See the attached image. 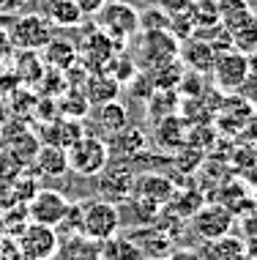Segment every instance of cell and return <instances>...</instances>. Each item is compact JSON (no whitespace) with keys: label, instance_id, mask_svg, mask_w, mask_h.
I'll return each mask as SVG.
<instances>
[{"label":"cell","instance_id":"7a4b0ae2","mask_svg":"<svg viewBox=\"0 0 257 260\" xmlns=\"http://www.w3.org/2000/svg\"><path fill=\"white\" fill-rule=\"evenodd\" d=\"M96 25L123 50V44L140 33V11L129 3H104V9L96 14Z\"/></svg>","mask_w":257,"mask_h":260},{"label":"cell","instance_id":"7402d4cb","mask_svg":"<svg viewBox=\"0 0 257 260\" xmlns=\"http://www.w3.org/2000/svg\"><path fill=\"white\" fill-rule=\"evenodd\" d=\"M44 17L50 19L52 27H74L82 22V14L74 6V0H47Z\"/></svg>","mask_w":257,"mask_h":260},{"label":"cell","instance_id":"8d00e7d4","mask_svg":"<svg viewBox=\"0 0 257 260\" xmlns=\"http://www.w3.org/2000/svg\"><path fill=\"white\" fill-rule=\"evenodd\" d=\"M244 233L252 238V236H257V219H246L244 222Z\"/></svg>","mask_w":257,"mask_h":260},{"label":"cell","instance_id":"ffe728a7","mask_svg":"<svg viewBox=\"0 0 257 260\" xmlns=\"http://www.w3.org/2000/svg\"><path fill=\"white\" fill-rule=\"evenodd\" d=\"M44 60L36 50H19L17 52V60H14V77L19 80V85L25 88H33L39 82V77L44 74Z\"/></svg>","mask_w":257,"mask_h":260},{"label":"cell","instance_id":"d6986e66","mask_svg":"<svg viewBox=\"0 0 257 260\" xmlns=\"http://www.w3.org/2000/svg\"><path fill=\"white\" fill-rule=\"evenodd\" d=\"M36 173L39 175H47V178H60V175L68 173V159H66V151L58 148V145H41L36 159Z\"/></svg>","mask_w":257,"mask_h":260},{"label":"cell","instance_id":"277c9868","mask_svg":"<svg viewBox=\"0 0 257 260\" xmlns=\"http://www.w3.org/2000/svg\"><path fill=\"white\" fill-rule=\"evenodd\" d=\"M11 47L17 50H44L50 44V39L55 36V27L50 25V19L44 14H25V17H17L14 25L6 30Z\"/></svg>","mask_w":257,"mask_h":260},{"label":"cell","instance_id":"6da1fadb","mask_svg":"<svg viewBox=\"0 0 257 260\" xmlns=\"http://www.w3.org/2000/svg\"><path fill=\"white\" fill-rule=\"evenodd\" d=\"M121 230V211L118 206L107 200H88L82 203V224H80V236L93 238V241H109V238L118 236Z\"/></svg>","mask_w":257,"mask_h":260},{"label":"cell","instance_id":"cb8c5ba5","mask_svg":"<svg viewBox=\"0 0 257 260\" xmlns=\"http://www.w3.org/2000/svg\"><path fill=\"white\" fill-rule=\"evenodd\" d=\"M41 148V143H39V137H33L30 132H22L19 137H14L11 143H9V156L17 161L19 167H25V165H33V159H36V153Z\"/></svg>","mask_w":257,"mask_h":260},{"label":"cell","instance_id":"4fadbf2b","mask_svg":"<svg viewBox=\"0 0 257 260\" xmlns=\"http://www.w3.org/2000/svg\"><path fill=\"white\" fill-rule=\"evenodd\" d=\"M93 121L101 132V140H113L115 135H121L123 129L129 126V110L123 107L121 102H107V104H99L93 110Z\"/></svg>","mask_w":257,"mask_h":260},{"label":"cell","instance_id":"74e56055","mask_svg":"<svg viewBox=\"0 0 257 260\" xmlns=\"http://www.w3.org/2000/svg\"><path fill=\"white\" fill-rule=\"evenodd\" d=\"M164 260H172V257H164Z\"/></svg>","mask_w":257,"mask_h":260},{"label":"cell","instance_id":"3957f363","mask_svg":"<svg viewBox=\"0 0 257 260\" xmlns=\"http://www.w3.org/2000/svg\"><path fill=\"white\" fill-rule=\"evenodd\" d=\"M66 159H68V170L71 173L93 178V175H99L109 165V151H107V143L99 135H82L66 151Z\"/></svg>","mask_w":257,"mask_h":260},{"label":"cell","instance_id":"30bf717a","mask_svg":"<svg viewBox=\"0 0 257 260\" xmlns=\"http://www.w3.org/2000/svg\"><path fill=\"white\" fill-rule=\"evenodd\" d=\"M118 50H121V47H118L109 36H104L101 30H93V33H88V36L82 39V44L77 47V60L90 74H96V72H104V69H107V63L113 60V55H118Z\"/></svg>","mask_w":257,"mask_h":260},{"label":"cell","instance_id":"9a60e30c","mask_svg":"<svg viewBox=\"0 0 257 260\" xmlns=\"http://www.w3.org/2000/svg\"><path fill=\"white\" fill-rule=\"evenodd\" d=\"M156 143L162 148H172V151H180L186 145V137H189V121L180 118L178 112L172 115H164L162 121H156Z\"/></svg>","mask_w":257,"mask_h":260},{"label":"cell","instance_id":"4316f807","mask_svg":"<svg viewBox=\"0 0 257 260\" xmlns=\"http://www.w3.org/2000/svg\"><path fill=\"white\" fill-rule=\"evenodd\" d=\"M189 19L194 33L208 30V27L219 25V11H216V0H197L189 6Z\"/></svg>","mask_w":257,"mask_h":260},{"label":"cell","instance_id":"8992f818","mask_svg":"<svg viewBox=\"0 0 257 260\" xmlns=\"http://www.w3.org/2000/svg\"><path fill=\"white\" fill-rule=\"evenodd\" d=\"M68 211V200L58 189H36L27 200V222L44 224V228H58Z\"/></svg>","mask_w":257,"mask_h":260},{"label":"cell","instance_id":"ba28073f","mask_svg":"<svg viewBox=\"0 0 257 260\" xmlns=\"http://www.w3.org/2000/svg\"><path fill=\"white\" fill-rule=\"evenodd\" d=\"M233 211L225 206V203H208V206H200L197 214L192 216V224L197 230L200 238L205 241H219L230 233L233 228Z\"/></svg>","mask_w":257,"mask_h":260},{"label":"cell","instance_id":"836d02e7","mask_svg":"<svg viewBox=\"0 0 257 260\" xmlns=\"http://www.w3.org/2000/svg\"><path fill=\"white\" fill-rule=\"evenodd\" d=\"M104 3H107V0H74V6L80 9L82 19H85V17H96V14L104 9Z\"/></svg>","mask_w":257,"mask_h":260},{"label":"cell","instance_id":"d6a6232c","mask_svg":"<svg viewBox=\"0 0 257 260\" xmlns=\"http://www.w3.org/2000/svg\"><path fill=\"white\" fill-rule=\"evenodd\" d=\"M249 9H252V6H249V0H216L219 22L238 17V14H244V11H249Z\"/></svg>","mask_w":257,"mask_h":260},{"label":"cell","instance_id":"9c48e42d","mask_svg":"<svg viewBox=\"0 0 257 260\" xmlns=\"http://www.w3.org/2000/svg\"><path fill=\"white\" fill-rule=\"evenodd\" d=\"M96 178H99V194H101L99 200H107L113 206L118 200H129L137 184V175L126 161L123 165H107Z\"/></svg>","mask_w":257,"mask_h":260},{"label":"cell","instance_id":"8fae6325","mask_svg":"<svg viewBox=\"0 0 257 260\" xmlns=\"http://www.w3.org/2000/svg\"><path fill=\"white\" fill-rule=\"evenodd\" d=\"M140 58L142 66L151 69L164 58H178V39L170 30H148L140 36Z\"/></svg>","mask_w":257,"mask_h":260},{"label":"cell","instance_id":"2e32d148","mask_svg":"<svg viewBox=\"0 0 257 260\" xmlns=\"http://www.w3.org/2000/svg\"><path fill=\"white\" fill-rule=\"evenodd\" d=\"M82 93L90 107H99V104H107V102H118V93H121V85L109 77L107 72H96L90 74L82 85Z\"/></svg>","mask_w":257,"mask_h":260},{"label":"cell","instance_id":"ac0fdd59","mask_svg":"<svg viewBox=\"0 0 257 260\" xmlns=\"http://www.w3.org/2000/svg\"><path fill=\"white\" fill-rule=\"evenodd\" d=\"M52 260H101V244L85 236L66 238V241H60Z\"/></svg>","mask_w":257,"mask_h":260},{"label":"cell","instance_id":"d4e9b609","mask_svg":"<svg viewBox=\"0 0 257 260\" xmlns=\"http://www.w3.org/2000/svg\"><path fill=\"white\" fill-rule=\"evenodd\" d=\"M55 102H58V115L60 118L82 121V118L90 112V104H88V99H85L82 90H66V93H60Z\"/></svg>","mask_w":257,"mask_h":260},{"label":"cell","instance_id":"f546056e","mask_svg":"<svg viewBox=\"0 0 257 260\" xmlns=\"http://www.w3.org/2000/svg\"><path fill=\"white\" fill-rule=\"evenodd\" d=\"M213 249H216L219 260H244L246 257V247L241 238L235 236H225L219 241H213Z\"/></svg>","mask_w":257,"mask_h":260},{"label":"cell","instance_id":"52a82bcc","mask_svg":"<svg viewBox=\"0 0 257 260\" xmlns=\"http://www.w3.org/2000/svg\"><path fill=\"white\" fill-rule=\"evenodd\" d=\"M213 82H216L219 90H241L249 82V63H246V55L235 52V50H227V52H219L213 58Z\"/></svg>","mask_w":257,"mask_h":260},{"label":"cell","instance_id":"44dd1931","mask_svg":"<svg viewBox=\"0 0 257 260\" xmlns=\"http://www.w3.org/2000/svg\"><path fill=\"white\" fill-rule=\"evenodd\" d=\"M134 192L140 200H148V203H154V206H159V203L172 198V184L164 175H142V178H137Z\"/></svg>","mask_w":257,"mask_h":260},{"label":"cell","instance_id":"d590c367","mask_svg":"<svg viewBox=\"0 0 257 260\" xmlns=\"http://www.w3.org/2000/svg\"><path fill=\"white\" fill-rule=\"evenodd\" d=\"M244 247H246V255L257 260V236H252V238H249V244H244Z\"/></svg>","mask_w":257,"mask_h":260},{"label":"cell","instance_id":"603a6c76","mask_svg":"<svg viewBox=\"0 0 257 260\" xmlns=\"http://www.w3.org/2000/svg\"><path fill=\"white\" fill-rule=\"evenodd\" d=\"M101 260H145L142 247H137L131 238H109L101 244Z\"/></svg>","mask_w":257,"mask_h":260},{"label":"cell","instance_id":"484cf974","mask_svg":"<svg viewBox=\"0 0 257 260\" xmlns=\"http://www.w3.org/2000/svg\"><path fill=\"white\" fill-rule=\"evenodd\" d=\"M230 41H233V50L241 55L257 52V14H252L244 25L230 30Z\"/></svg>","mask_w":257,"mask_h":260},{"label":"cell","instance_id":"5b68a950","mask_svg":"<svg viewBox=\"0 0 257 260\" xmlns=\"http://www.w3.org/2000/svg\"><path fill=\"white\" fill-rule=\"evenodd\" d=\"M60 247V236L55 228H44V224L27 222L19 233V257L25 260H52L55 252Z\"/></svg>","mask_w":257,"mask_h":260},{"label":"cell","instance_id":"e575fe53","mask_svg":"<svg viewBox=\"0 0 257 260\" xmlns=\"http://www.w3.org/2000/svg\"><path fill=\"white\" fill-rule=\"evenodd\" d=\"M246 63H249V77H252V80H257V52L246 55Z\"/></svg>","mask_w":257,"mask_h":260},{"label":"cell","instance_id":"83f0119b","mask_svg":"<svg viewBox=\"0 0 257 260\" xmlns=\"http://www.w3.org/2000/svg\"><path fill=\"white\" fill-rule=\"evenodd\" d=\"M113 80L118 82V85H129L131 80H134V74L140 72L137 69V63L129 58V55H123V52H118V55H113V60L107 63V69H104Z\"/></svg>","mask_w":257,"mask_h":260},{"label":"cell","instance_id":"1f68e13d","mask_svg":"<svg viewBox=\"0 0 257 260\" xmlns=\"http://www.w3.org/2000/svg\"><path fill=\"white\" fill-rule=\"evenodd\" d=\"M129 93L134 96V99H145V102L156 93V88H154V82H151L148 72H137L134 74V80L129 82Z\"/></svg>","mask_w":257,"mask_h":260},{"label":"cell","instance_id":"4dcf8cb0","mask_svg":"<svg viewBox=\"0 0 257 260\" xmlns=\"http://www.w3.org/2000/svg\"><path fill=\"white\" fill-rule=\"evenodd\" d=\"M140 30H170V14L164 9H148L140 11Z\"/></svg>","mask_w":257,"mask_h":260},{"label":"cell","instance_id":"e0dca14e","mask_svg":"<svg viewBox=\"0 0 257 260\" xmlns=\"http://www.w3.org/2000/svg\"><path fill=\"white\" fill-rule=\"evenodd\" d=\"M47 69H55V72H68V69L77 63V44L68 39L52 36L50 44L44 47V55H41Z\"/></svg>","mask_w":257,"mask_h":260},{"label":"cell","instance_id":"7c38bea8","mask_svg":"<svg viewBox=\"0 0 257 260\" xmlns=\"http://www.w3.org/2000/svg\"><path fill=\"white\" fill-rule=\"evenodd\" d=\"M148 145L142 129L140 126H126L121 135H115L113 140H107V151H109V159H121V161H131V159H140Z\"/></svg>","mask_w":257,"mask_h":260},{"label":"cell","instance_id":"f1b7e54d","mask_svg":"<svg viewBox=\"0 0 257 260\" xmlns=\"http://www.w3.org/2000/svg\"><path fill=\"white\" fill-rule=\"evenodd\" d=\"M36 96H33V90L30 88H17V90H11V112L17 118H30L33 115V110H36Z\"/></svg>","mask_w":257,"mask_h":260},{"label":"cell","instance_id":"5bb4252c","mask_svg":"<svg viewBox=\"0 0 257 260\" xmlns=\"http://www.w3.org/2000/svg\"><path fill=\"white\" fill-rule=\"evenodd\" d=\"M213 58H216V52H213V47L208 44L205 39H186V44H178V60L183 63V66H189L192 72L197 74H205L211 72L213 66Z\"/></svg>","mask_w":257,"mask_h":260}]
</instances>
